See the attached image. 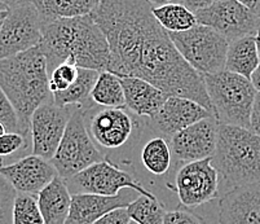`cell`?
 Masks as SVG:
<instances>
[{"label":"cell","instance_id":"obj_1","mask_svg":"<svg viewBox=\"0 0 260 224\" xmlns=\"http://www.w3.org/2000/svg\"><path fill=\"white\" fill-rule=\"evenodd\" d=\"M146 0H108L96 22L110 47L108 72L143 78L167 96L190 99L212 112L202 74L184 60Z\"/></svg>","mask_w":260,"mask_h":224},{"label":"cell","instance_id":"obj_2","mask_svg":"<svg viewBox=\"0 0 260 224\" xmlns=\"http://www.w3.org/2000/svg\"><path fill=\"white\" fill-rule=\"evenodd\" d=\"M39 46L47 58L48 74L63 62L98 72H105L110 65L108 39L91 15L42 23Z\"/></svg>","mask_w":260,"mask_h":224},{"label":"cell","instance_id":"obj_3","mask_svg":"<svg viewBox=\"0 0 260 224\" xmlns=\"http://www.w3.org/2000/svg\"><path fill=\"white\" fill-rule=\"evenodd\" d=\"M0 87L15 108L22 131L29 135L32 113L53 99L47 58L40 46L0 60Z\"/></svg>","mask_w":260,"mask_h":224},{"label":"cell","instance_id":"obj_4","mask_svg":"<svg viewBox=\"0 0 260 224\" xmlns=\"http://www.w3.org/2000/svg\"><path fill=\"white\" fill-rule=\"evenodd\" d=\"M212 165L229 189L260 181V135L219 123Z\"/></svg>","mask_w":260,"mask_h":224},{"label":"cell","instance_id":"obj_5","mask_svg":"<svg viewBox=\"0 0 260 224\" xmlns=\"http://www.w3.org/2000/svg\"><path fill=\"white\" fill-rule=\"evenodd\" d=\"M202 77L217 122L251 130V114L256 96L251 81L228 70Z\"/></svg>","mask_w":260,"mask_h":224},{"label":"cell","instance_id":"obj_6","mask_svg":"<svg viewBox=\"0 0 260 224\" xmlns=\"http://www.w3.org/2000/svg\"><path fill=\"white\" fill-rule=\"evenodd\" d=\"M172 43L184 60L200 74H216L225 70L229 41L205 25L180 33H169Z\"/></svg>","mask_w":260,"mask_h":224},{"label":"cell","instance_id":"obj_7","mask_svg":"<svg viewBox=\"0 0 260 224\" xmlns=\"http://www.w3.org/2000/svg\"><path fill=\"white\" fill-rule=\"evenodd\" d=\"M104 161V154L89 136L84 110L74 107L57 152L51 162L63 180H69L96 162Z\"/></svg>","mask_w":260,"mask_h":224},{"label":"cell","instance_id":"obj_8","mask_svg":"<svg viewBox=\"0 0 260 224\" xmlns=\"http://www.w3.org/2000/svg\"><path fill=\"white\" fill-rule=\"evenodd\" d=\"M83 110L89 136L96 145L105 150H118L127 145L148 119L138 117L127 108H106L92 104Z\"/></svg>","mask_w":260,"mask_h":224},{"label":"cell","instance_id":"obj_9","mask_svg":"<svg viewBox=\"0 0 260 224\" xmlns=\"http://www.w3.org/2000/svg\"><path fill=\"white\" fill-rule=\"evenodd\" d=\"M72 195L91 193L100 196H117L123 189H132L138 195L154 196L127 171L118 169L112 162H96L69 180H65Z\"/></svg>","mask_w":260,"mask_h":224},{"label":"cell","instance_id":"obj_10","mask_svg":"<svg viewBox=\"0 0 260 224\" xmlns=\"http://www.w3.org/2000/svg\"><path fill=\"white\" fill-rule=\"evenodd\" d=\"M42 21L32 3L12 8L0 27V60L39 46Z\"/></svg>","mask_w":260,"mask_h":224},{"label":"cell","instance_id":"obj_11","mask_svg":"<svg viewBox=\"0 0 260 224\" xmlns=\"http://www.w3.org/2000/svg\"><path fill=\"white\" fill-rule=\"evenodd\" d=\"M220 176L212 157L188 162L177 170L174 190L185 207H197L214 200L219 193Z\"/></svg>","mask_w":260,"mask_h":224},{"label":"cell","instance_id":"obj_12","mask_svg":"<svg viewBox=\"0 0 260 224\" xmlns=\"http://www.w3.org/2000/svg\"><path fill=\"white\" fill-rule=\"evenodd\" d=\"M74 107H58L53 99L42 104L31 115V154L51 161L65 134Z\"/></svg>","mask_w":260,"mask_h":224},{"label":"cell","instance_id":"obj_13","mask_svg":"<svg viewBox=\"0 0 260 224\" xmlns=\"http://www.w3.org/2000/svg\"><path fill=\"white\" fill-rule=\"evenodd\" d=\"M194 15L198 23L220 33L229 42L245 35H255L260 26V15L237 0H220Z\"/></svg>","mask_w":260,"mask_h":224},{"label":"cell","instance_id":"obj_14","mask_svg":"<svg viewBox=\"0 0 260 224\" xmlns=\"http://www.w3.org/2000/svg\"><path fill=\"white\" fill-rule=\"evenodd\" d=\"M217 129L219 122L212 115L181 130L171 138L172 157L184 164L211 158L216 149Z\"/></svg>","mask_w":260,"mask_h":224},{"label":"cell","instance_id":"obj_15","mask_svg":"<svg viewBox=\"0 0 260 224\" xmlns=\"http://www.w3.org/2000/svg\"><path fill=\"white\" fill-rule=\"evenodd\" d=\"M212 115L209 109L190 99L169 96L157 114L149 118L148 123L154 133L170 139L181 130Z\"/></svg>","mask_w":260,"mask_h":224},{"label":"cell","instance_id":"obj_16","mask_svg":"<svg viewBox=\"0 0 260 224\" xmlns=\"http://www.w3.org/2000/svg\"><path fill=\"white\" fill-rule=\"evenodd\" d=\"M0 175L4 176L18 193L38 195L58 173L51 161L30 154L12 164L3 165L0 167Z\"/></svg>","mask_w":260,"mask_h":224},{"label":"cell","instance_id":"obj_17","mask_svg":"<svg viewBox=\"0 0 260 224\" xmlns=\"http://www.w3.org/2000/svg\"><path fill=\"white\" fill-rule=\"evenodd\" d=\"M219 224H260V181L229 189L219 201Z\"/></svg>","mask_w":260,"mask_h":224},{"label":"cell","instance_id":"obj_18","mask_svg":"<svg viewBox=\"0 0 260 224\" xmlns=\"http://www.w3.org/2000/svg\"><path fill=\"white\" fill-rule=\"evenodd\" d=\"M131 190L123 189L117 196H100L91 193L72 195V204L66 224H92L113 210L127 207L136 199Z\"/></svg>","mask_w":260,"mask_h":224},{"label":"cell","instance_id":"obj_19","mask_svg":"<svg viewBox=\"0 0 260 224\" xmlns=\"http://www.w3.org/2000/svg\"><path fill=\"white\" fill-rule=\"evenodd\" d=\"M122 83L126 108L141 118H153L169 96L143 78L118 75Z\"/></svg>","mask_w":260,"mask_h":224},{"label":"cell","instance_id":"obj_20","mask_svg":"<svg viewBox=\"0 0 260 224\" xmlns=\"http://www.w3.org/2000/svg\"><path fill=\"white\" fill-rule=\"evenodd\" d=\"M37 197L44 224H66L72 204V193L60 175L40 190Z\"/></svg>","mask_w":260,"mask_h":224},{"label":"cell","instance_id":"obj_21","mask_svg":"<svg viewBox=\"0 0 260 224\" xmlns=\"http://www.w3.org/2000/svg\"><path fill=\"white\" fill-rule=\"evenodd\" d=\"M260 63L255 35H245L229 42L225 70L250 79Z\"/></svg>","mask_w":260,"mask_h":224},{"label":"cell","instance_id":"obj_22","mask_svg":"<svg viewBox=\"0 0 260 224\" xmlns=\"http://www.w3.org/2000/svg\"><path fill=\"white\" fill-rule=\"evenodd\" d=\"M42 23L89 15L99 0H31Z\"/></svg>","mask_w":260,"mask_h":224},{"label":"cell","instance_id":"obj_23","mask_svg":"<svg viewBox=\"0 0 260 224\" xmlns=\"http://www.w3.org/2000/svg\"><path fill=\"white\" fill-rule=\"evenodd\" d=\"M99 74L100 72L98 70L79 68L78 77L74 83L65 91L52 95L54 104L62 108L79 107L86 109V108L91 107L92 104H94L91 99V92L98 81Z\"/></svg>","mask_w":260,"mask_h":224},{"label":"cell","instance_id":"obj_24","mask_svg":"<svg viewBox=\"0 0 260 224\" xmlns=\"http://www.w3.org/2000/svg\"><path fill=\"white\" fill-rule=\"evenodd\" d=\"M141 164L152 175L163 176L171 167L172 150L169 139L162 135L152 136L141 148Z\"/></svg>","mask_w":260,"mask_h":224},{"label":"cell","instance_id":"obj_25","mask_svg":"<svg viewBox=\"0 0 260 224\" xmlns=\"http://www.w3.org/2000/svg\"><path fill=\"white\" fill-rule=\"evenodd\" d=\"M91 99L99 107L126 108V99L119 77L108 70L99 74L92 88Z\"/></svg>","mask_w":260,"mask_h":224},{"label":"cell","instance_id":"obj_26","mask_svg":"<svg viewBox=\"0 0 260 224\" xmlns=\"http://www.w3.org/2000/svg\"><path fill=\"white\" fill-rule=\"evenodd\" d=\"M153 15L163 29L169 33H180L198 25L196 15L184 4H166L153 8Z\"/></svg>","mask_w":260,"mask_h":224},{"label":"cell","instance_id":"obj_27","mask_svg":"<svg viewBox=\"0 0 260 224\" xmlns=\"http://www.w3.org/2000/svg\"><path fill=\"white\" fill-rule=\"evenodd\" d=\"M127 213L138 224H163L167 211L155 196L139 195L127 206Z\"/></svg>","mask_w":260,"mask_h":224},{"label":"cell","instance_id":"obj_28","mask_svg":"<svg viewBox=\"0 0 260 224\" xmlns=\"http://www.w3.org/2000/svg\"><path fill=\"white\" fill-rule=\"evenodd\" d=\"M13 224H44L38 197L29 193H18L13 204Z\"/></svg>","mask_w":260,"mask_h":224},{"label":"cell","instance_id":"obj_29","mask_svg":"<svg viewBox=\"0 0 260 224\" xmlns=\"http://www.w3.org/2000/svg\"><path fill=\"white\" fill-rule=\"evenodd\" d=\"M78 69L79 68L69 62H63L57 68H54L49 74V89L52 95L69 88L77 79Z\"/></svg>","mask_w":260,"mask_h":224},{"label":"cell","instance_id":"obj_30","mask_svg":"<svg viewBox=\"0 0 260 224\" xmlns=\"http://www.w3.org/2000/svg\"><path fill=\"white\" fill-rule=\"evenodd\" d=\"M17 190L4 176L0 175V224H13V204Z\"/></svg>","mask_w":260,"mask_h":224},{"label":"cell","instance_id":"obj_31","mask_svg":"<svg viewBox=\"0 0 260 224\" xmlns=\"http://www.w3.org/2000/svg\"><path fill=\"white\" fill-rule=\"evenodd\" d=\"M27 136L21 133H6L0 136V159L21 153L29 145Z\"/></svg>","mask_w":260,"mask_h":224},{"label":"cell","instance_id":"obj_32","mask_svg":"<svg viewBox=\"0 0 260 224\" xmlns=\"http://www.w3.org/2000/svg\"><path fill=\"white\" fill-rule=\"evenodd\" d=\"M0 122L7 127L8 133H21L26 135L22 131L15 108L11 104L9 99L7 98L2 87H0Z\"/></svg>","mask_w":260,"mask_h":224},{"label":"cell","instance_id":"obj_33","mask_svg":"<svg viewBox=\"0 0 260 224\" xmlns=\"http://www.w3.org/2000/svg\"><path fill=\"white\" fill-rule=\"evenodd\" d=\"M163 224H205L200 216L186 209H176L167 211Z\"/></svg>","mask_w":260,"mask_h":224},{"label":"cell","instance_id":"obj_34","mask_svg":"<svg viewBox=\"0 0 260 224\" xmlns=\"http://www.w3.org/2000/svg\"><path fill=\"white\" fill-rule=\"evenodd\" d=\"M129 221L131 218L127 213V207H120L105 214L92 224H129Z\"/></svg>","mask_w":260,"mask_h":224},{"label":"cell","instance_id":"obj_35","mask_svg":"<svg viewBox=\"0 0 260 224\" xmlns=\"http://www.w3.org/2000/svg\"><path fill=\"white\" fill-rule=\"evenodd\" d=\"M251 130L255 134L260 135V92H256L251 114Z\"/></svg>","mask_w":260,"mask_h":224},{"label":"cell","instance_id":"obj_36","mask_svg":"<svg viewBox=\"0 0 260 224\" xmlns=\"http://www.w3.org/2000/svg\"><path fill=\"white\" fill-rule=\"evenodd\" d=\"M220 0H184L183 4L188 9H190L193 13H196L197 11H201L203 8H207V7L212 6V4L217 3Z\"/></svg>","mask_w":260,"mask_h":224},{"label":"cell","instance_id":"obj_37","mask_svg":"<svg viewBox=\"0 0 260 224\" xmlns=\"http://www.w3.org/2000/svg\"><path fill=\"white\" fill-rule=\"evenodd\" d=\"M246 8H249L250 11L255 12L257 15H260V0H237Z\"/></svg>","mask_w":260,"mask_h":224},{"label":"cell","instance_id":"obj_38","mask_svg":"<svg viewBox=\"0 0 260 224\" xmlns=\"http://www.w3.org/2000/svg\"><path fill=\"white\" fill-rule=\"evenodd\" d=\"M0 3H3L8 9L17 8V7L26 6L31 3V0H0Z\"/></svg>","mask_w":260,"mask_h":224},{"label":"cell","instance_id":"obj_39","mask_svg":"<svg viewBox=\"0 0 260 224\" xmlns=\"http://www.w3.org/2000/svg\"><path fill=\"white\" fill-rule=\"evenodd\" d=\"M153 8L166 6V4H183L184 0H146Z\"/></svg>","mask_w":260,"mask_h":224},{"label":"cell","instance_id":"obj_40","mask_svg":"<svg viewBox=\"0 0 260 224\" xmlns=\"http://www.w3.org/2000/svg\"><path fill=\"white\" fill-rule=\"evenodd\" d=\"M250 81H251L252 86L256 89V92H260V63L257 65L256 69L254 70V73H252Z\"/></svg>","mask_w":260,"mask_h":224},{"label":"cell","instance_id":"obj_41","mask_svg":"<svg viewBox=\"0 0 260 224\" xmlns=\"http://www.w3.org/2000/svg\"><path fill=\"white\" fill-rule=\"evenodd\" d=\"M255 41H256L257 52H259V57H260V26H259V27H257L256 34H255Z\"/></svg>","mask_w":260,"mask_h":224},{"label":"cell","instance_id":"obj_42","mask_svg":"<svg viewBox=\"0 0 260 224\" xmlns=\"http://www.w3.org/2000/svg\"><path fill=\"white\" fill-rule=\"evenodd\" d=\"M8 11L9 9H7V11H0V27H2L4 20H6L7 16H8Z\"/></svg>","mask_w":260,"mask_h":224},{"label":"cell","instance_id":"obj_43","mask_svg":"<svg viewBox=\"0 0 260 224\" xmlns=\"http://www.w3.org/2000/svg\"><path fill=\"white\" fill-rule=\"evenodd\" d=\"M7 9H8V8H7V7L4 6L3 3H0V11H7Z\"/></svg>","mask_w":260,"mask_h":224},{"label":"cell","instance_id":"obj_44","mask_svg":"<svg viewBox=\"0 0 260 224\" xmlns=\"http://www.w3.org/2000/svg\"><path fill=\"white\" fill-rule=\"evenodd\" d=\"M129 224H138V223H136V221H134V220H131V221H129Z\"/></svg>","mask_w":260,"mask_h":224},{"label":"cell","instance_id":"obj_45","mask_svg":"<svg viewBox=\"0 0 260 224\" xmlns=\"http://www.w3.org/2000/svg\"><path fill=\"white\" fill-rule=\"evenodd\" d=\"M3 165H4V164H3V161H2V159H0V167L3 166Z\"/></svg>","mask_w":260,"mask_h":224}]
</instances>
